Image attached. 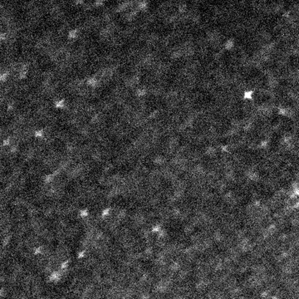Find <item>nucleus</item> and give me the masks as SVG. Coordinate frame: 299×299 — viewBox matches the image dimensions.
Wrapping results in <instances>:
<instances>
[{"instance_id":"f257e3e1","label":"nucleus","mask_w":299,"mask_h":299,"mask_svg":"<svg viewBox=\"0 0 299 299\" xmlns=\"http://www.w3.org/2000/svg\"><path fill=\"white\" fill-rule=\"evenodd\" d=\"M227 88H228V67H227ZM228 91L227 90V105H228Z\"/></svg>"}]
</instances>
